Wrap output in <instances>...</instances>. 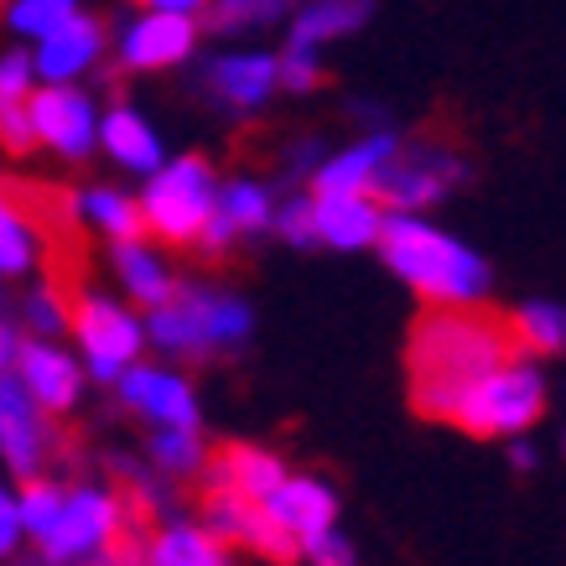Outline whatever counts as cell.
Here are the masks:
<instances>
[{"instance_id":"8","label":"cell","mask_w":566,"mask_h":566,"mask_svg":"<svg viewBox=\"0 0 566 566\" xmlns=\"http://www.w3.org/2000/svg\"><path fill=\"white\" fill-rule=\"evenodd\" d=\"M27 115H32V136L36 146L57 151L63 161H84L99 140V115H94V99L73 84H42L32 88L27 99Z\"/></svg>"},{"instance_id":"12","label":"cell","mask_w":566,"mask_h":566,"mask_svg":"<svg viewBox=\"0 0 566 566\" xmlns=\"http://www.w3.org/2000/svg\"><path fill=\"white\" fill-rule=\"evenodd\" d=\"M120 400L136 416H146L151 427H198V395L182 375L172 369H151V364H125L120 375Z\"/></svg>"},{"instance_id":"42","label":"cell","mask_w":566,"mask_h":566,"mask_svg":"<svg viewBox=\"0 0 566 566\" xmlns=\"http://www.w3.org/2000/svg\"><path fill=\"white\" fill-rule=\"evenodd\" d=\"M562 452H566V442H562Z\"/></svg>"},{"instance_id":"24","label":"cell","mask_w":566,"mask_h":566,"mask_svg":"<svg viewBox=\"0 0 566 566\" xmlns=\"http://www.w3.org/2000/svg\"><path fill=\"white\" fill-rule=\"evenodd\" d=\"M146 562L156 566H223L229 551L208 525H167L146 541Z\"/></svg>"},{"instance_id":"30","label":"cell","mask_w":566,"mask_h":566,"mask_svg":"<svg viewBox=\"0 0 566 566\" xmlns=\"http://www.w3.org/2000/svg\"><path fill=\"white\" fill-rule=\"evenodd\" d=\"M63 494H69V489H57V483H48V479H27L17 504H21V531L32 535V541H42V535L52 531V520L63 510Z\"/></svg>"},{"instance_id":"26","label":"cell","mask_w":566,"mask_h":566,"mask_svg":"<svg viewBox=\"0 0 566 566\" xmlns=\"http://www.w3.org/2000/svg\"><path fill=\"white\" fill-rule=\"evenodd\" d=\"M510 327H515L520 354H531V359H556V354H566V307L562 302H525V307L510 317Z\"/></svg>"},{"instance_id":"35","label":"cell","mask_w":566,"mask_h":566,"mask_svg":"<svg viewBox=\"0 0 566 566\" xmlns=\"http://www.w3.org/2000/svg\"><path fill=\"white\" fill-rule=\"evenodd\" d=\"M27 323H32L42 338L63 333V327H69V307H63V296L52 292V286H42L36 296H27Z\"/></svg>"},{"instance_id":"5","label":"cell","mask_w":566,"mask_h":566,"mask_svg":"<svg viewBox=\"0 0 566 566\" xmlns=\"http://www.w3.org/2000/svg\"><path fill=\"white\" fill-rule=\"evenodd\" d=\"M213 167L203 156H172L161 161L146 182V198H140V219L156 240L167 244H198L208 213H213Z\"/></svg>"},{"instance_id":"28","label":"cell","mask_w":566,"mask_h":566,"mask_svg":"<svg viewBox=\"0 0 566 566\" xmlns=\"http://www.w3.org/2000/svg\"><path fill=\"white\" fill-rule=\"evenodd\" d=\"M302 0H208L203 17H208V32L219 36H240V32H255V27H271V21L292 17Z\"/></svg>"},{"instance_id":"38","label":"cell","mask_w":566,"mask_h":566,"mask_svg":"<svg viewBox=\"0 0 566 566\" xmlns=\"http://www.w3.org/2000/svg\"><path fill=\"white\" fill-rule=\"evenodd\" d=\"M302 556H312V562H323V566H348V562H354L348 541H344V535H333V531L317 535V541H312V546L302 551Z\"/></svg>"},{"instance_id":"10","label":"cell","mask_w":566,"mask_h":566,"mask_svg":"<svg viewBox=\"0 0 566 566\" xmlns=\"http://www.w3.org/2000/svg\"><path fill=\"white\" fill-rule=\"evenodd\" d=\"M452 177H458V161H452V156H442V151H400V146H395V156L375 172L369 192H375L385 208L421 213V208L437 203V198L452 188Z\"/></svg>"},{"instance_id":"19","label":"cell","mask_w":566,"mask_h":566,"mask_svg":"<svg viewBox=\"0 0 566 566\" xmlns=\"http://www.w3.org/2000/svg\"><path fill=\"white\" fill-rule=\"evenodd\" d=\"M99 146L120 161L125 172L151 177L156 167H161V136H156L151 120L136 115L130 104H115L109 115H99Z\"/></svg>"},{"instance_id":"25","label":"cell","mask_w":566,"mask_h":566,"mask_svg":"<svg viewBox=\"0 0 566 566\" xmlns=\"http://www.w3.org/2000/svg\"><path fill=\"white\" fill-rule=\"evenodd\" d=\"M115 271H120L125 292L136 296V302H146V307H156V302H167L177 292L167 260L156 255V250H146L140 240H115Z\"/></svg>"},{"instance_id":"43","label":"cell","mask_w":566,"mask_h":566,"mask_svg":"<svg viewBox=\"0 0 566 566\" xmlns=\"http://www.w3.org/2000/svg\"><path fill=\"white\" fill-rule=\"evenodd\" d=\"M0 6H6V0H0Z\"/></svg>"},{"instance_id":"40","label":"cell","mask_w":566,"mask_h":566,"mask_svg":"<svg viewBox=\"0 0 566 566\" xmlns=\"http://www.w3.org/2000/svg\"><path fill=\"white\" fill-rule=\"evenodd\" d=\"M17 348H21V338H17V327L0 317V369H11L17 364Z\"/></svg>"},{"instance_id":"17","label":"cell","mask_w":566,"mask_h":566,"mask_svg":"<svg viewBox=\"0 0 566 566\" xmlns=\"http://www.w3.org/2000/svg\"><path fill=\"white\" fill-rule=\"evenodd\" d=\"M271 219H275L271 192L260 188V182H250V177H234V182H223V188L213 192V213H208L198 244H208V250H229L240 234L271 229Z\"/></svg>"},{"instance_id":"11","label":"cell","mask_w":566,"mask_h":566,"mask_svg":"<svg viewBox=\"0 0 566 566\" xmlns=\"http://www.w3.org/2000/svg\"><path fill=\"white\" fill-rule=\"evenodd\" d=\"M198 48V21L182 11H140L120 32V63L136 73H161L188 63Z\"/></svg>"},{"instance_id":"4","label":"cell","mask_w":566,"mask_h":566,"mask_svg":"<svg viewBox=\"0 0 566 566\" xmlns=\"http://www.w3.org/2000/svg\"><path fill=\"white\" fill-rule=\"evenodd\" d=\"M250 307L229 292H203V286H177L167 302H156L146 317V344H161L167 354H213L250 338Z\"/></svg>"},{"instance_id":"34","label":"cell","mask_w":566,"mask_h":566,"mask_svg":"<svg viewBox=\"0 0 566 566\" xmlns=\"http://www.w3.org/2000/svg\"><path fill=\"white\" fill-rule=\"evenodd\" d=\"M271 229L286 244H317V229H312V198H292L286 208H275Z\"/></svg>"},{"instance_id":"22","label":"cell","mask_w":566,"mask_h":566,"mask_svg":"<svg viewBox=\"0 0 566 566\" xmlns=\"http://www.w3.org/2000/svg\"><path fill=\"white\" fill-rule=\"evenodd\" d=\"M42 250H48V240L36 229L32 208L17 192L0 188V275H27L42 260Z\"/></svg>"},{"instance_id":"32","label":"cell","mask_w":566,"mask_h":566,"mask_svg":"<svg viewBox=\"0 0 566 566\" xmlns=\"http://www.w3.org/2000/svg\"><path fill=\"white\" fill-rule=\"evenodd\" d=\"M275 78L292 88V94H307V88L323 84V63H317V48H302V42H292V48L275 57Z\"/></svg>"},{"instance_id":"23","label":"cell","mask_w":566,"mask_h":566,"mask_svg":"<svg viewBox=\"0 0 566 566\" xmlns=\"http://www.w3.org/2000/svg\"><path fill=\"white\" fill-rule=\"evenodd\" d=\"M364 21H369V0H312V6H296L292 42L323 48V42H338V36L359 32Z\"/></svg>"},{"instance_id":"37","label":"cell","mask_w":566,"mask_h":566,"mask_svg":"<svg viewBox=\"0 0 566 566\" xmlns=\"http://www.w3.org/2000/svg\"><path fill=\"white\" fill-rule=\"evenodd\" d=\"M21 541H27V531H21V504L11 489H0V562H6Z\"/></svg>"},{"instance_id":"7","label":"cell","mask_w":566,"mask_h":566,"mask_svg":"<svg viewBox=\"0 0 566 566\" xmlns=\"http://www.w3.org/2000/svg\"><path fill=\"white\" fill-rule=\"evenodd\" d=\"M69 327L78 348H84V369L94 379H109V385L146 348V323L136 312H125L120 302H109V296H73Z\"/></svg>"},{"instance_id":"2","label":"cell","mask_w":566,"mask_h":566,"mask_svg":"<svg viewBox=\"0 0 566 566\" xmlns=\"http://www.w3.org/2000/svg\"><path fill=\"white\" fill-rule=\"evenodd\" d=\"M379 255L416 296H427L431 307H463V302H483L489 296V260L473 244L442 234L437 223L385 208L379 223Z\"/></svg>"},{"instance_id":"41","label":"cell","mask_w":566,"mask_h":566,"mask_svg":"<svg viewBox=\"0 0 566 566\" xmlns=\"http://www.w3.org/2000/svg\"><path fill=\"white\" fill-rule=\"evenodd\" d=\"M510 463H515V468H535V447L531 442H515V447H510Z\"/></svg>"},{"instance_id":"1","label":"cell","mask_w":566,"mask_h":566,"mask_svg":"<svg viewBox=\"0 0 566 566\" xmlns=\"http://www.w3.org/2000/svg\"><path fill=\"white\" fill-rule=\"evenodd\" d=\"M515 327L499 312H483V302H463V307H431L427 317H416L411 348H406V369H411V406L431 421H442L452 395L468 379H479L483 369L515 359Z\"/></svg>"},{"instance_id":"36","label":"cell","mask_w":566,"mask_h":566,"mask_svg":"<svg viewBox=\"0 0 566 566\" xmlns=\"http://www.w3.org/2000/svg\"><path fill=\"white\" fill-rule=\"evenodd\" d=\"M0 146L6 151H32L36 136H32V115H27V104H0Z\"/></svg>"},{"instance_id":"15","label":"cell","mask_w":566,"mask_h":566,"mask_svg":"<svg viewBox=\"0 0 566 566\" xmlns=\"http://www.w3.org/2000/svg\"><path fill=\"white\" fill-rule=\"evenodd\" d=\"M260 504H265V515H271L281 531H292V541L302 551H307L317 535L333 531V520H338V499H333V489H323L317 479H292V473L275 483Z\"/></svg>"},{"instance_id":"6","label":"cell","mask_w":566,"mask_h":566,"mask_svg":"<svg viewBox=\"0 0 566 566\" xmlns=\"http://www.w3.org/2000/svg\"><path fill=\"white\" fill-rule=\"evenodd\" d=\"M125 504L104 489H73L63 494V510L52 531L36 541L48 562H120L125 556Z\"/></svg>"},{"instance_id":"33","label":"cell","mask_w":566,"mask_h":566,"mask_svg":"<svg viewBox=\"0 0 566 566\" xmlns=\"http://www.w3.org/2000/svg\"><path fill=\"white\" fill-rule=\"evenodd\" d=\"M36 88V69L27 52H6L0 57V104H27Z\"/></svg>"},{"instance_id":"20","label":"cell","mask_w":566,"mask_h":566,"mask_svg":"<svg viewBox=\"0 0 566 566\" xmlns=\"http://www.w3.org/2000/svg\"><path fill=\"white\" fill-rule=\"evenodd\" d=\"M208 468H213V483H219V489H234V494H244V499H265L275 483L286 479V463H281L275 452L250 447V442H229Z\"/></svg>"},{"instance_id":"9","label":"cell","mask_w":566,"mask_h":566,"mask_svg":"<svg viewBox=\"0 0 566 566\" xmlns=\"http://www.w3.org/2000/svg\"><path fill=\"white\" fill-rule=\"evenodd\" d=\"M48 411L27 395V385L11 369H0V463L17 479H36V468L48 463Z\"/></svg>"},{"instance_id":"27","label":"cell","mask_w":566,"mask_h":566,"mask_svg":"<svg viewBox=\"0 0 566 566\" xmlns=\"http://www.w3.org/2000/svg\"><path fill=\"white\" fill-rule=\"evenodd\" d=\"M73 213L88 219L99 234H109V240H140V234H146L140 203L125 198V192H115V188H88L84 198H73Z\"/></svg>"},{"instance_id":"13","label":"cell","mask_w":566,"mask_h":566,"mask_svg":"<svg viewBox=\"0 0 566 566\" xmlns=\"http://www.w3.org/2000/svg\"><path fill=\"white\" fill-rule=\"evenodd\" d=\"M104 52V21L73 11L69 21H57L48 36H36V52H32V69L42 84H73L84 78Z\"/></svg>"},{"instance_id":"21","label":"cell","mask_w":566,"mask_h":566,"mask_svg":"<svg viewBox=\"0 0 566 566\" xmlns=\"http://www.w3.org/2000/svg\"><path fill=\"white\" fill-rule=\"evenodd\" d=\"M395 146H400L395 136H369V140H359V146H348V151L327 156L323 167L312 172V188L317 192H369V182H375V172L395 156Z\"/></svg>"},{"instance_id":"3","label":"cell","mask_w":566,"mask_h":566,"mask_svg":"<svg viewBox=\"0 0 566 566\" xmlns=\"http://www.w3.org/2000/svg\"><path fill=\"white\" fill-rule=\"evenodd\" d=\"M546 416V375L535 369L531 354L483 369L479 379H468L463 390L452 395L442 421L463 427L468 437H520Z\"/></svg>"},{"instance_id":"29","label":"cell","mask_w":566,"mask_h":566,"mask_svg":"<svg viewBox=\"0 0 566 566\" xmlns=\"http://www.w3.org/2000/svg\"><path fill=\"white\" fill-rule=\"evenodd\" d=\"M151 463H156V473H172V479L198 473V468H203V442H198V427H156Z\"/></svg>"},{"instance_id":"16","label":"cell","mask_w":566,"mask_h":566,"mask_svg":"<svg viewBox=\"0 0 566 566\" xmlns=\"http://www.w3.org/2000/svg\"><path fill=\"white\" fill-rule=\"evenodd\" d=\"M379 223H385V203H379L375 192H317V198H312L317 244L364 250V244L379 240Z\"/></svg>"},{"instance_id":"18","label":"cell","mask_w":566,"mask_h":566,"mask_svg":"<svg viewBox=\"0 0 566 566\" xmlns=\"http://www.w3.org/2000/svg\"><path fill=\"white\" fill-rule=\"evenodd\" d=\"M208 84H213V99L229 104V109H260L281 78H275L271 52H229L208 69Z\"/></svg>"},{"instance_id":"39","label":"cell","mask_w":566,"mask_h":566,"mask_svg":"<svg viewBox=\"0 0 566 566\" xmlns=\"http://www.w3.org/2000/svg\"><path fill=\"white\" fill-rule=\"evenodd\" d=\"M140 11H182V17H198L208 0H136Z\"/></svg>"},{"instance_id":"14","label":"cell","mask_w":566,"mask_h":566,"mask_svg":"<svg viewBox=\"0 0 566 566\" xmlns=\"http://www.w3.org/2000/svg\"><path fill=\"white\" fill-rule=\"evenodd\" d=\"M11 375L27 385V395H32L48 416L73 411V406H78V395H84V369H78L63 348H52L48 338L21 344L17 348V364H11Z\"/></svg>"},{"instance_id":"31","label":"cell","mask_w":566,"mask_h":566,"mask_svg":"<svg viewBox=\"0 0 566 566\" xmlns=\"http://www.w3.org/2000/svg\"><path fill=\"white\" fill-rule=\"evenodd\" d=\"M78 11V0H11L6 6V21H11V32L17 36H48L57 21H69Z\"/></svg>"}]
</instances>
